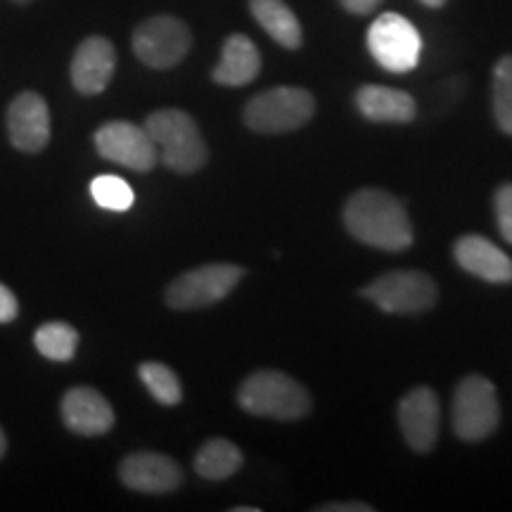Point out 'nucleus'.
Here are the masks:
<instances>
[{
  "mask_svg": "<svg viewBox=\"0 0 512 512\" xmlns=\"http://www.w3.org/2000/svg\"><path fill=\"white\" fill-rule=\"evenodd\" d=\"M344 226L358 242L382 252H403L413 245V226L403 204L377 188L358 190L349 197Z\"/></svg>",
  "mask_w": 512,
  "mask_h": 512,
  "instance_id": "1",
  "label": "nucleus"
},
{
  "mask_svg": "<svg viewBox=\"0 0 512 512\" xmlns=\"http://www.w3.org/2000/svg\"><path fill=\"white\" fill-rule=\"evenodd\" d=\"M145 131L157 147V157L176 174H195L207 164V143L200 126L183 110H159L145 119Z\"/></svg>",
  "mask_w": 512,
  "mask_h": 512,
  "instance_id": "2",
  "label": "nucleus"
},
{
  "mask_svg": "<svg viewBox=\"0 0 512 512\" xmlns=\"http://www.w3.org/2000/svg\"><path fill=\"white\" fill-rule=\"evenodd\" d=\"M240 408L256 418L302 420L311 411V396L294 377L280 370H259L238 389Z\"/></svg>",
  "mask_w": 512,
  "mask_h": 512,
  "instance_id": "3",
  "label": "nucleus"
},
{
  "mask_svg": "<svg viewBox=\"0 0 512 512\" xmlns=\"http://www.w3.org/2000/svg\"><path fill=\"white\" fill-rule=\"evenodd\" d=\"M316 112V100L297 86H278L254 95L245 105V124L256 133L278 136L309 124Z\"/></svg>",
  "mask_w": 512,
  "mask_h": 512,
  "instance_id": "4",
  "label": "nucleus"
},
{
  "mask_svg": "<svg viewBox=\"0 0 512 512\" xmlns=\"http://www.w3.org/2000/svg\"><path fill=\"white\" fill-rule=\"evenodd\" d=\"M245 278V268L235 264H207L178 275L166 290V304L176 311H197L219 304Z\"/></svg>",
  "mask_w": 512,
  "mask_h": 512,
  "instance_id": "5",
  "label": "nucleus"
},
{
  "mask_svg": "<svg viewBox=\"0 0 512 512\" xmlns=\"http://www.w3.org/2000/svg\"><path fill=\"white\" fill-rule=\"evenodd\" d=\"M501 422L496 387L482 375H470L453 394V432L463 441H482Z\"/></svg>",
  "mask_w": 512,
  "mask_h": 512,
  "instance_id": "6",
  "label": "nucleus"
},
{
  "mask_svg": "<svg viewBox=\"0 0 512 512\" xmlns=\"http://www.w3.org/2000/svg\"><path fill=\"white\" fill-rule=\"evenodd\" d=\"M368 50L382 69L403 74L418 67L422 38L406 17L396 15V12H384L370 24Z\"/></svg>",
  "mask_w": 512,
  "mask_h": 512,
  "instance_id": "7",
  "label": "nucleus"
},
{
  "mask_svg": "<svg viewBox=\"0 0 512 512\" xmlns=\"http://www.w3.org/2000/svg\"><path fill=\"white\" fill-rule=\"evenodd\" d=\"M133 53L145 67L171 69L185 60L192 48V34L188 24L178 17L157 15L145 19L133 31Z\"/></svg>",
  "mask_w": 512,
  "mask_h": 512,
  "instance_id": "8",
  "label": "nucleus"
},
{
  "mask_svg": "<svg viewBox=\"0 0 512 512\" xmlns=\"http://www.w3.org/2000/svg\"><path fill=\"white\" fill-rule=\"evenodd\" d=\"M363 297L384 313H422L437 302V283L422 271H389L375 278Z\"/></svg>",
  "mask_w": 512,
  "mask_h": 512,
  "instance_id": "9",
  "label": "nucleus"
},
{
  "mask_svg": "<svg viewBox=\"0 0 512 512\" xmlns=\"http://www.w3.org/2000/svg\"><path fill=\"white\" fill-rule=\"evenodd\" d=\"M95 147L100 157L126 169L147 174L157 164V147L152 143L145 126L131 124V121H107L95 131Z\"/></svg>",
  "mask_w": 512,
  "mask_h": 512,
  "instance_id": "10",
  "label": "nucleus"
},
{
  "mask_svg": "<svg viewBox=\"0 0 512 512\" xmlns=\"http://www.w3.org/2000/svg\"><path fill=\"white\" fill-rule=\"evenodd\" d=\"M8 133L10 143L19 152H36L46 150L50 143V110L43 95L34 91L19 93L8 107Z\"/></svg>",
  "mask_w": 512,
  "mask_h": 512,
  "instance_id": "11",
  "label": "nucleus"
},
{
  "mask_svg": "<svg viewBox=\"0 0 512 512\" xmlns=\"http://www.w3.org/2000/svg\"><path fill=\"white\" fill-rule=\"evenodd\" d=\"M119 479L138 494H169L183 484V470L164 453L140 451L121 460Z\"/></svg>",
  "mask_w": 512,
  "mask_h": 512,
  "instance_id": "12",
  "label": "nucleus"
},
{
  "mask_svg": "<svg viewBox=\"0 0 512 512\" xmlns=\"http://www.w3.org/2000/svg\"><path fill=\"white\" fill-rule=\"evenodd\" d=\"M439 399L430 387H415L399 403V425L408 446L427 453L439 439Z\"/></svg>",
  "mask_w": 512,
  "mask_h": 512,
  "instance_id": "13",
  "label": "nucleus"
},
{
  "mask_svg": "<svg viewBox=\"0 0 512 512\" xmlns=\"http://www.w3.org/2000/svg\"><path fill=\"white\" fill-rule=\"evenodd\" d=\"M62 420L74 434L100 437L114 427V408L93 387H74L62 396Z\"/></svg>",
  "mask_w": 512,
  "mask_h": 512,
  "instance_id": "14",
  "label": "nucleus"
},
{
  "mask_svg": "<svg viewBox=\"0 0 512 512\" xmlns=\"http://www.w3.org/2000/svg\"><path fill=\"white\" fill-rule=\"evenodd\" d=\"M117 69V50L105 36H91L76 48L72 83L81 95H100L110 86Z\"/></svg>",
  "mask_w": 512,
  "mask_h": 512,
  "instance_id": "15",
  "label": "nucleus"
},
{
  "mask_svg": "<svg viewBox=\"0 0 512 512\" xmlns=\"http://www.w3.org/2000/svg\"><path fill=\"white\" fill-rule=\"evenodd\" d=\"M453 254H456L460 268L486 283H512V259L482 235H463L453 247Z\"/></svg>",
  "mask_w": 512,
  "mask_h": 512,
  "instance_id": "16",
  "label": "nucleus"
},
{
  "mask_svg": "<svg viewBox=\"0 0 512 512\" xmlns=\"http://www.w3.org/2000/svg\"><path fill=\"white\" fill-rule=\"evenodd\" d=\"M356 107L363 117L368 121H377V124H408L418 112L411 95L387 86L358 88Z\"/></svg>",
  "mask_w": 512,
  "mask_h": 512,
  "instance_id": "17",
  "label": "nucleus"
},
{
  "mask_svg": "<svg viewBox=\"0 0 512 512\" xmlns=\"http://www.w3.org/2000/svg\"><path fill=\"white\" fill-rule=\"evenodd\" d=\"M261 72V55L247 36L233 34L226 38L221 50V60L214 69V81L219 86L240 88L252 83Z\"/></svg>",
  "mask_w": 512,
  "mask_h": 512,
  "instance_id": "18",
  "label": "nucleus"
},
{
  "mask_svg": "<svg viewBox=\"0 0 512 512\" xmlns=\"http://www.w3.org/2000/svg\"><path fill=\"white\" fill-rule=\"evenodd\" d=\"M249 10L275 43H280L287 50H297L302 46V24L285 0H249Z\"/></svg>",
  "mask_w": 512,
  "mask_h": 512,
  "instance_id": "19",
  "label": "nucleus"
},
{
  "mask_svg": "<svg viewBox=\"0 0 512 512\" xmlns=\"http://www.w3.org/2000/svg\"><path fill=\"white\" fill-rule=\"evenodd\" d=\"M242 463H245V458H242V451L233 441L209 439L197 451L195 472L202 479H209V482H223V479L233 477Z\"/></svg>",
  "mask_w": 512,
  "mask_h": 512,
  "instance_id": "20",
  "label": "nucleus"
},
{
  "mask_svg": "<svg viewBox=\"0 0 512 512\" xmlns=\"http://www.w3.org/2000/svg\"><path fill=\"white\" fill-rule=\"evenodd\" d=\"M34 344L38 354L50 358V361L67 363L72 361L79 347V332H76L69 323L62 320H53V323H43L41 328L34 332Z\"/></svg>",
  "mask_w": 512,
  "mask_h": 512,
  "instance_id": "21",
  "label": "nucleus"
},
{
  "mask_svg": "<svg viewBox=\"0 0 512 512\" xmlns=\"http://www.w3.org/2000/svg\"><path fill=\"white\" fill-rule=\"evenodd\" d=\"M138 375L157 403H162V406H178L181 403V380H178V375L169 366L157 361H147L138 368Z\"/></svg>",
  "mask_w": 512,
  "mask_h": 512,
  "instance_id": "22",
  "label": "nucleus"
},
{
  "mask_svg": "<svg viewBox=\"0 0 512 512\" xmlns=\"http://www.w3.org/2000/svg\"><path fill=\"white\" fill-rule=\"evenodd\" d=\"M491 102H494V117L498 128L512 136V55H505L496 62L494 83H491Z\"/></svg>",
  "mask_w": 512,
  "mask_h": 512,
  "instance_id": "23",
  "label": "nucleus"
},
{
  "mask_svg": "<svg viewBox=\"0 0 512 512\" xmlns=\"http://www.w3.org/2000/svg\"><path fill=\"white\" fill-rule=\"evenodd\" d=\"M91 195L98 207L107 211H126L133 207V188L119 176H98L91 183Z\"/></svg>",
  "mask_w": 512,
  "mask_h": 512,
  "instance_id": "24",
  "label": "nucleus"
},
{
  "mask_svg": "<svg viewBox=\"0 0 512 512\" xmlns=\"http://www.w3.org/2000/svg\"><path fill=\"white\" fill-rule=\"evenodd\" d=\"M496 221L505 242L512 245V183H505L496 192Z\"/></svg>",
  "mask_w": 512,
  "mask_h": 512,
  "instance_id": "25",
  "label": "nucleus"
},
{
  "mask_svg": "<svg viewBox=\"0 0 512 512\" xmlns=\"http://www.w3.org/2000/svg\"><path fill=\"white\" fill-rule=\"evenodd\" d=\"M19 313V302L8 285L0 283V323H12Z\"/></svg>",
  "mask_w": 512,
  "mask_h": 512,
  "instance_id": "26",
  "label": "nucleus"
},
{
  "mask_svg": "<svg viewBox=\"0 0 512 512\" xmlns=\"http://www.w3.org/2000/svg\"><path fill=\"white\" fill-rule=\"evenodd\" d=\"M318 512H373V505L368 503H325L318 505Z\"/></svg>",
  "mask_w": 512,
  "mask_h": 512,
  "instance_id": "27",
  "label": "nucleus"
},
{
  "mask_svg": "<svg viewBox=\"0 0 512 512\" xmlns=\"http://www.w3.org/2000/svg\"><path fill=\"white\" fill-rule=\"evenodd\" d=\"M339 3H342L344 10L354 12V15H368V12H373L382 0H339Z\"/></svg>",
  "mask_w": 512,
  "mask_h": 512,
  "instance_id": "28",
  "label": "nucleus"
},
{
  "mask_svg": "<svg viewBox=\"0 0 512 512\" xmlns=\"http://www.w3.org/2000/svg\"><path fill=\"white\" fill-rule=\"evenodd\" d=\"M5 451H8V439H5L3 427H0V458L5 456Z\"/></svg>",
  "mask_w": 512,
  "mask_h": 512,
  "instance_id": "29",
  "label": "nucleus"
},
{
  "mask_svg": "<svg viewBox=\"0 0 512 512\" xmlns=\"http://www.w3.org/2000/svg\"><path fill=\"white\" fill-rule=\"evenodd\" d=\"M422 5H427V8H441V5L446 3V0H420Z\"/></svg>",
  "mask_w": 512,
  "mask_h": 512,
  "instance_id": "30",
  "label": "nucleus"
},
{
  "mask_svg": "<svg viewBox=\"0 0 512 512\" xmlns=\"http://www.w3.org/2000/svg\"><path fill=\"white\" fill-rule=\"evenodd\" d=\"M233 512H259V508H249L247 505V508H233Z\"/></svg>",
  "mask_w": 512,
  "mask_h": 512,
  "instance_id": "31",
  "label": "nucleus"
},
{
  "mask_svg": "<svg viewBox=\"0 0 512 512\" xmlns=\"http://www.w3.org/2000/svg\"><path fill=\"white\" fill-rule=\"evenodd\" d=\"M12 3H17V5H29V3H34V0H12Z\"/></svg>",
  "mask_w": 512,
  "mask_h": 512,
  "instance_id": "32",
  "label": "nucleus"
}]
</instances>
